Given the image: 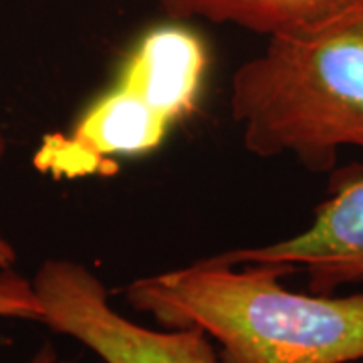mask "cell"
I'll return each instance as SVG.
<instances>
[{
    "label": "cell",
    "mask_w": 363,
    "mask_h": 363,
    "mask_svg": "<svg viewBox=\"0 0 363 363\" xmlns=\"http://www.w3.org/2000/svg\"><path fill=\"white\" fill-rule=\"evenodd\" d=\"M0 319H26L40 323V303L33 283L13 269L0 271Z\"/></svg>",
    "instance_id": "obj_7"
},
{
    "label": "cell",
    "mask_w": 363,
    "mask_h": 363,
    "mask_svg": "<svg viewBox=\"0 0 363 363\" xmlns=\"http://www.w3.org/2000/svg\"><path fill=\"white\" fill-rule=\"evenodd\" d=\"M289 264H230L218 257L142 277L125 301L166 329L196 327L222 363L363 362V295L295 293Z\"/></svg>",
    "instance_id": "obj_1"
},
{
    "label": "cell",
    "mask_w": 363,
    "mask_h": 363,
    "mask_svg": "<svg viewBox=\"0 0 363 363\" xmlns=\"http://www.w3.org/2000/svg\"><path fill=\"white\" fill-rule=\"evenodd\" d=\"M40 323L79 341L104 363H222L196 327L150 329L113 309L101 279L75 260H45L33 277Z\"/></svg>",
    "instance_id": "obj_4"
},
{
    "label": "cell",
    "mask_w": 363,
    "mask_h": 363,
    "mask_svg": "<svg viewBox=\"0 0 363 363\" xmlns=\"http://www.w3.org/2000/svg\"><path fill=\"white\" fill-rule=\"evenodd\" d=\"M353 363H363V362H353Z\"/></svg>",
    "instance_id": "obj_10"
},
{
    "label": "cell",
    "mask_w": 363,
    "mask_h": 363,
    "mask_svg": "<svg viewBox=\"0 0 363 363\" xmlns=\"http://www.w3.org/2000/svg\"><path fill=\"white\" fill-rule=\"evenodd\" d=\"M206 69V45L192 28L147 30L75 125L43 140L35 166L55 178H85L107 174L117 157L154 152L196 109Z\"/></svg>",
    "instance_id": "obj_3"
},
{
    "label": "cell",
    "mask_w": 363,
    "mask_h": 363,
    "mask_svg": "<svg viewBox=\"0 0 363 363\" xmlns=\"http://www.w3.org/2000/svg\"><path fill=\"white\" fill-rule=\"evenodd\" d=\"M4 152V140L0 135V156ZM14 260H16V252L14 248L11 247V242L6 238L0 236V271H6V269H13Z\"/></svg>",
    "instance_id": "obj_8"
},
{
    "label": "cell",
    "mask_w": 363,
    "mask_h": 363,
    "mask_svg": "<svg viewBox=\"0 0 363 363\" xmlns=\"http://www.w3.org/2000/svg\"><path fill=\"white\" fill-rule=\"evenodd\" d=\"M26 363H57V353L51 345H43Z\"/></svg>",
    "instance_id": "obj_9"
},
{
    "label": "cell",
    "mask_w": 363,
    "mask_h": 363,
    "mask_svg": "<svg viewBox=\"0 0 363 363\" xmlns=\"http://www.w3.org/2000/svg\"><path fill=\"white\" fill-rule=\"evenodd\" d=\"M230 264H289L309 277V291L331 295L339 286L363 281V176L345 178L321 202L313 222L295 236L264 247L216 255Z\"/></svg>",
    "instance_id": "obj_5"
},
{
    "label": "cell",
    "mask_w": 363,
    "mask_h": 363,
    "mask_svg": "<svg viewBox=\"0 0 363 363\" xmlns=\"http://www.w3.org/2000/svg\"><path fill=\"white\" fill-rule=\"evenodd\" d=\"M176 21L204 18L236 25L267 39L286 37L323 25L363 4V0H157Z\"/></svg>",
    "instance_id": "obj_6"
},
{
    "label": "cell",
    "mask_w": 363,
    "mask_h": 363,
    "mask_svg": "<svg viewBox=\"0 0 363 363\" xmlns=\"http://www.w3.org/2000/svg\"><path fill=\"white\" fill-rule=\"evenodd\" d=\"M230 111L252 156L289 154L325 172L341 147L363 150V4L269 39L234 73Z\"/></svg>",
    "instance_id": "obj_2"
}]
</instances>
